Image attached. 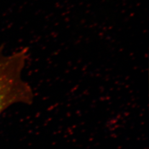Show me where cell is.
<instances>
[{
    "label": "cell",
    "mask_w": 149,
    "mask_h": 149,
    "mask_svg": "<svg viewBox=\"0 0 149 149\" xmlns=\"http://www.w3.org/2000/svg\"><path fill=\"white\" fill-rule=\"evenodd\" d=\"M28 57L27 48L6 55L0 47V114L12 105L33 102V91L22 74Z\"/></svg>",
    "instance_id": "obj_1"
}]
</instances>
